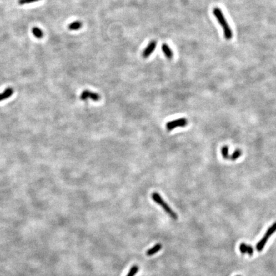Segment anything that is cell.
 Wrapping results in <instances>:
<instances>
[{
	"label": "cell",
	"mask_w": 276,
	"mask_h": 276,
	"mask_svg": "<svg viewBox=\"0 0 276 276\" xmlns=\"http://www.w3.org/2000/svg\"><path fill=\"white\" fill-rule=\"evenodd\" d=\"M212 12L218 23H219V24L223 28L225 39L227 40H231L232 37H233V32H232L231 28L229 25L221 9L219 7H215L213 9Z\"/></svg>",
	"instance_id": "obj_1"
},
{
	"label": "cell",
	"mask_w": 276,
	"mask_h": 276,
	"mask_svg": "<svg viewBox=\"0 0 276 276\" xmlns=\"http://www.w3.org/2000/svg\"><path fill=\"white\" fill-rule=\"evenodd\" d=\"M152 198L157 204L161 206L163 208V210L172 218V219H173L174 220H176L178 219V215H177V213L171 208V207L164 201V200L158 193L156 192L153 193L152 194Z\"/></svg>",
	"instance_id": "obj_2"
},
{
	"label": "cell",
	"mask_w": 276,
	"mask_h": 276,
	"mask_svg": "<svg viewBox=\"0 0 276 276\" xmlns=\"http://www.w3.org/2000/svg\"><path fill=\"white\" fill-rule=\"evenodd\" d=\"M187 123H188L187 120L185 118H182L177 120L168 122L166 125V127L168 131H171V130L176 128L177 127H185L187 125Z\"/></svg>",
	"instance_id": "obj_3"
},
{
	"label": "cell",
	"mask_w": 276,
	"mask_h": 276,
	"mask_svg": "<svg viewBox=\"0 0 276 276\" xmlns=\"http://www.w3.org/2000/svg\"><path fill=\"white\" fill-rule=\"evenodd\" d=\"M100 98L101 97L98 93L91 92L90 90H84L80 95V99L81 100H86L90 98L93 101H98Z\"/></svg>",
	"instance_id": "obj_4"
},
{
	"label": "cell",
	"mask_w": 276,
	"mask_h": 276,
	"mask_svg": "<svg viewBox=\"0 0 276 276\" xmlns=\"http://www.w3.org/2000/svg\"><path fill=\"white\" fill-rule=\"evenodd\" d=\"M156 47H157V41L155 40H152L142 53V57L143 58H148L154 52Z\"/></svg>",
	"instance_id": "obj_5"
},
{
	"label": "cell",
	"mask_w": 276,
	"mask_h": 276,
	"mask_svg": "<svg viewBox=\"0 0 276 276\" xmlns=\"http://www.w3.org/2000/svg\"><path fill=\"white\" fill-rule=\"evenodd\" d=\"M239 249H240V252L242 254L247 253V254H248L250 256H252L253 254V253H254V250H253V247L251 245H247V244H245L244 243H242L240 245Z\"/></svg>",
	"instance_id": "obj_6"
},
{
	"label": "cell",
	"mask_w": 276,
	"mask_h": 276,
	"mask_svg": "<svg viewBox=\"0 0 276 276\" xmlns=\"http://www.w3.org/2000/svg\"><path fill=\"white\" fill-rule=\"evenodd\" d=\"M161 48H162L163 52L164 53V54H165L167 58L169 60H171L173 56V51H172L171 49L170 48V47L167 44V43H163V44L162 45Z\"/></svg>",
	"instance_id": "obj_7"
},
{
	"label": "cell",
	"mask_w": 276,
	"mask_h": 276,
	"mask_svg": "<svg viewBox=\"0 0 276 276\" xmlns=\"http://www.w3.org/2000/svg\"><path fill=\"white\" fill-rule=\"evenodd\" d=\"M13 90L12 88H10H10H7L3 92V93H0V102L8 98L13 95Z\"/></svg>",
	"instance_id": "obj_8"
},
{
	"label": "cell",
	"mask_w": 276,
	"mask_h": 276,
	"mask_svg": "<svg viewBox=\"0 0 276 276\" xmlns=\"http://www.w3.org/2000/svg\"><path fill=\"white\" fill-rule=\"evenodd\" d=\"M268 238H269V237H268L267 235H265L264 237L258 242V243L256 245L257 251H261L263 250V249L264 248V247H265V244L267 243Z\"/></svg>",
	"instance_id": "obj_9"
},
{
	"label": "cell",
	"mask_w": 276,
	"mask_h": 276,
	"mask_svg": "<svg viewBox=\"0 0 276 276\" xmlns=\"http://www.w3.org/2000/svg\"><path fill=\"white\" fill-rule=\"evenodd\" d=\"M162 248V245L161 243H157L155 246H153L152 248L148 249L147 252V255L148 256H151L157 252H158Z\"/></svg>",
	"instance_id": "obj_10"
},
{
	"label": "cell",
	"mask_w": 276,
	"mask_h": 276,
	"mask_svg": "<svg viewBox=\"0 0 276 276\" xmlns=\"http://www.w3.org/2000/svg\"><path fill=\"white\" fill-rule=\"evenodd\" d=\"M82 25H83V24H82V23H81V21H74V22H73V23H70V24L68 25V28L70 30H71V31L78 30H79V29L81 28Z\"/></svg>",
	"instance_id": "obj_11"
},
{
	"label": "cell",
	"mask_w": 276,
	"mask_h": 276,
	"mask_svg": "<svg viewBox=\"0 0 276 276\" xmlns=\"http://www.w3.org/2000/svg\"><path fill=\"white\" fill-rule=\"evenodd\" d=\"M32 33L33 35L37 38H42L43 36V32L40 30V28L37 27H34L32 29Z\"/></svg>",
	"instance_id": "obj_12"
},
{
	"label": "cell",
	"mask_w": 276,
	"mask_h": 276,
	"mask_svg": "<svg viewBox=\"0 0 276 276\" xmlns=\"http://www.w3.org/2000/svg\"><path fill=\"white\" fill-rule=\"evenodd\" d=\"M242 150H240V149H237L233 153L229 155V160H231V161H236L237 159H238L242 155Z\"/></svg>",
	"instance_id": "obj_13"
},
{
	"label": "cell",
	"mask_w": 276,
	"mask_h": 276,
	"mask_svg": "<svg viewBox=\"0 0 276 276\" xmlns=\"http://www.w3.org/2000/svg\"><path fill=\"white\" fill-rule=\"evenodd\" d=\"M276 231V223H275L274 224H273L267 231L265 235H267L268 237H270V236H272L275 232Z\"/></svg>",
	"instance_id": "obj_14"
},
{
	"label": "cell",
	"mask_w": 276,
	"mask_h": 276,
	"mask_svg": "<svg viewBox=\"0 0 276 276\" xmlns=\"http://www.w3.org/2000/svg\"><path fill=\"white\" fill-rule=\"evenodd\" d=\"M221 153L223 157V158L226 160H229V155L228 153V146H224L221 149Z\"/></svg>",
	"instance_id": "obj_15"
},
{
	"label": "cell",
	"mask_w": 276,
	"mask_h": 276,
	"mask_svg": "<svg viewBox=\"0 0 276 276\" xmlns=\"http://www.w3.org/2000/svg\"><path fill=\"white\" fill-rule=\"evenodd\" d=\"M138 270H139V267L137 265H134L130 269L129 272L127 273L126 276H134L136 274V273L138 272Z\"/></svg>",
	"instance_id": "obj_16"
},
{
	"label": "cell",
	"mask_w": 276,
	"mask_h": 276,
	"mask_svg": "<svg viewBox=\"0 0 276 276\" xmlns=\"http://www.w3.org/2000/svg\"><path fill=\"white\" fill-rule=\"evenodd\" d=\"M39 0H19L18 3L20 5H26V4H30V3H32L34 2H37Z\"/></svg>",
	"instance_id": "obj_17"
},
{
	"label": "cell",
	"mask_w": 276,
	"mask_h": 276,
	"mask_svg": "<svg viewBox=\"0 0 276 276\" xmlns=\"http://www.w3.org/2000/svg\"><path fill=\"white\" fill-rule=\"evenodd\" d=\"M237 276H240V275H237Z\"/></svg>",
	"instance_id": "obj_18"
}]
</instances>
